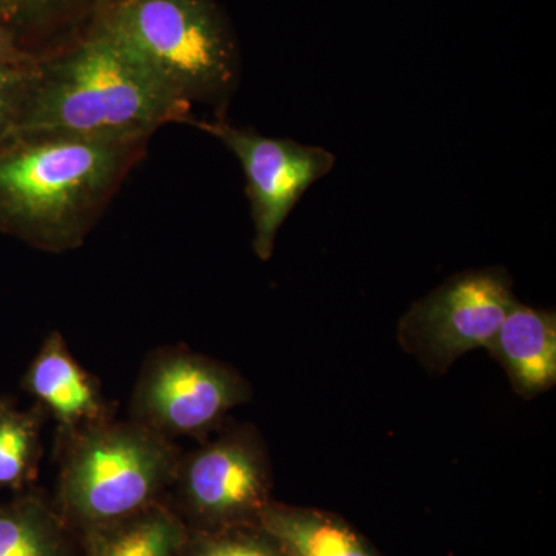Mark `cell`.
Segmentation results:
<instances>
[{
  "label": "cell",
  "mask_w": 556,
  "mask_h": 556,
  "mask_svg": "<svg viewBox=\"0 0 556 556\" xmlns=\"http://www.w3.org/2000/svg\"><path fill=\"white\" fill-rule=\"evenodd\" d=\"M22 388L56 419L61 433L112 419L100 382L76 361L61 332H50L43 340Z\"/></svg>",
  "instance_id": "cell-9"
},
{
  "label": "cell",
  "mask_w": 556,
  "mask_h": 556,
  "mask_svg": "<svg viewBox=\"0 0 556 556\" xmlns=\"http://www.w3.org/2000/svg\"><path fill=\"white\" fill-rule=\"evenodd\" d=\"M46 416L38 405L22 409L14 399L0 397V493L25 489L38 477Z\"/></svg>",
  "instance_id": "cell-14"
},
{
  "label": "cell",
  "mask_w": 556,
  "mask_h": 556,
  "mask_svg": "<svg viewBox=\"0 0 556 556\" xmlns=\"http://www.w3.org/2000/svg\"><path fill=\"white\" fill-rule=\"evenodd\" d=\"M195 121L192 105L97 22L68 49L36 62L20 130L152 138L167 124Z\"/></svg>",
  "instance_id": "cell-2"
},
{
  "label": "cell",
  "mask_w": 556,
  "mask_h": 556,
  "mask_svg": "<svg viewBox=\"0 0 556 556\" xmlns=\"http://www.w3.org/2000/svg\"><path fill=\"white\" fill-rule=\"evenodd\" d=\"M252 397L237 369L188 348H161L139 371L130 419L161 437L206 439Z\"/></svg>",
  "instance_id": "cell-5"
},
{
  "label": "cell",
  "mask_w": 556,
  "mask_h": 556,
  "mask_svg": "<svg viewBox=\"0 0 556 556\" xmlns=\"http://www.w3.org/2000/svg\"><path fill=\"white\" fill-rule=\"evenodd\" d=\"M219 430L214 441L179 457L172 484L190 510L208 521L262 517L273 481L268 447L252 426Z\"/></svg>",
  "instance_id": "cell-8"
},
{
  "label": "cell",
  "mask_w": 556,
  "mask_h": 556,
  "mask_svg": "<svg viewBox=\"0 0 556 556\" xmlns=\"http://www.w3.org/2000/svg\"><path fill=\"white\" fill-rule=\"evenodd\" d=\"M193 126L222 141L243 167L254 225L252 249L262 262H268L292 208L314 182L332 170L336 156L317 146L232 126L228 118L197 119Z\"/></svg>",
  "instance_id": "cell-7"
},
{
  "label": "cell",
  "mask_w": 556,
  "mask_h": 556,
  "mask_svg": "<svg viewBox=\"0 0 556 556\" xmlns=\"http://www.w3.org/2000/svg\"><path fill=\"white\" fill-rule=\"evenodd\" d=\"M112 0H0V25L36 60L68 49L93 30Z\"/></svg>",
  "instance_id": "cell-11"
},
{
  "label": "cell",
  "mask_w": 556,
  "mask_h": 556,
  "mask_svg": "<svg viewBox=\"0 0 556 556\" xmlns=\"http://www.w3.org/2000/svg\"><path fill=\"white\" fill-rule=\"evenodd\" d=\"M273 544H276V541L268 543L249 536L215 538L201 543L193 556H285L283 551L280 547L277 551Z\"/></svg>",
  "instance_id": "cell-17"
},
{
  "label": "cell",
  "mask_w": 556,
  "mask_h": 556,
  "mask_svg": "<svg viewBox=\"0 0 556 556\" xmlns=\"http://www.w3.org/2000/svg\"><path fill=\"white\" fill-rule=\"evenodd\" d=\"M61 437V506L90 530L156 504L181 457L174 441L131 419H108Z\"/></svg>",
  "instance_id": "cell-4"
},
{
  "label": "cell",
  "mask_w": 556,
  "mask_h": 556,
  "mask_svg": "<svg viewBox=\"0 0 556 556\" xmlns=\"http://www.w3.org/2000/svg\"><path fill=\"white\" fill-rule=\"evenodd\" d=\"M35 64L0 68V139L21 129Z\"/></svg>",
  "instance_id": "cell-16"
},
{
  "label": "cell",
  "mask_w": 556,
  "mask_h": 556,
  "mask_svg": "<svg viewBox=\"0 0 556 556\" xmlns=\"http://www.w3.org/2000/svg\"><path fill=\"white\" fill-rule=\"evenodd\" d=\"M98 24L138 54L182 101L228 118L239 89V39L217 0H112Z\"/></svg>",
  "instance_id": "cell-3"
},
{
  "label": "cell",
  "mask_w": 556,
  "mask_h": 556,
  "mask_svg": "<svg viewBox=\"0 0 556 556\" xmlns=\"http://www.w3.org/2000/svg\"><path fill=\"white\" fill-rule=\"evenodd\" d=\"M506 269L467 270L420 299L401 318L399 342L434 372L470 351L489 350L517 300Z\"/></svg>",
  "instance_id": "cell-6"
},
{
  "label": "cell",
  "mask_w": 556,
  "mask_h": 556,
  "mask_svg": "<svg viewBox=\"0 0 556 556\" xmlns=\"http://www.w3.org/2000/svg\"><path fill=\"white\" fill-rule=\"evenodd\" d=\"M36 58L22 50L17 40L0 25V68L7 67H25V65L35 64Z\"/></svg>",
  "instance_id": "cell-18"
},
{
  "label": "cell",
  "mask_w": 556,
  "mask_h": 556,
  "mask_svg": "<svg viewBox=\"0 0 556 556\" xmlns=\"http://www.w3.org/2000/svg\"><path fill=\"white\" fill-rule=\"evenodd\" d=\"M260 521L285 556H375L354 530L329 515L268 506Z\"/></svg>",
  "instance_id": "cell-12"
},
{
  "label": "cell",
  "mask_w": 556,
  "mask_h": 556,
  "mask_svg": "<svg viewBox=\"0 0 556 556\" xmlns=\"http://www.w3.org/2000/svg\"><path fill=\"white\" fill-rule=\"evenodd\" d=\"M150 137L49 129L0 139V232L39 251L78 249L148 155Z\"/></svg>",
  "instance_id": "cell-1"
},
{
  "label": "cell",
  "mask_w": 556,
  "mask_h": 556,
  "mask_svg": "<svg viewBox=\"0 0 556 556\" xmlns=\"http://www.w3.org/2000/svg\"><path fill=\"white\" fill-rule=\"evenodd\" d=\"M90 532L87 556H177L185 546V530L160 504Z\"/></svg>",
  "instance_id": "cell-13"
},
{
  "label": "cell",
  "mask_w": 556,
  "mask_h": 556,
  "mask_svg": "<svg viewBox=\"0 0 556 556\" xmlns=\"http://www.w3.org/2000/svg\"><path fill=\"white\" fill-rule=\"evenodd\" d=\"M519 396L532 399L556 383V314L515 300L489 346Z\"/></svg>",
  "instance_id": "cell-10"
},
{
  "label": "cell",
  "mask_w": 556,
  "mask_h": 556,
  "mask_svg": "<svg viewBox=\"0 0 556 556\" xmlns=\"http://www.w3.org/2000/svg\"><path fill=\"white\" fill-rule=\"evenodd\" d=\"M0 556H65L60 519L39 496L0 507Z\"/></svg>",
  "instance_id": "cell-15"
}]
</instances>
